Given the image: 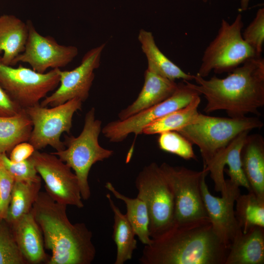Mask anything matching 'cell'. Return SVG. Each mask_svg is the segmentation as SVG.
<instances>
[{"mask_svg":"<svg viewBox=\"0 0 264 264\" xmlns=\"http://www.w3.org/2000/svg\"><path fill=\"white\" fill-rule=\"evenodd\" d=\"M228 247L213 231L209 218L174 222L145 245L142 264H225Z\"/></svg>","mask_w":264,"mask_h":264,"instance_id":"6da1fadb","label":"cell"},{"mask_svg":"<svg viewBox=\"0 0 264 264\" xmlns=\"http://www.w3.org/2000/svg\"><path fill=\"white\" fill-rule=\"evenodd\" d=\"M193 80L196 84L183 81L204 96L205 112L224 110L233 118L248 113L260 115L259 109L264 106V60L261 57L247 60L224 78L213 76L207 80L196 74Z\"/></svg>","mask_w":264,"mask_h":264,"instance_id":"7a4b0ae2","label":"cell"},{"mask_svg":"<svg viewBox=\"0 0 264 264\" xmlns=\"http://www.w3.org/2000/svg\"><path fill=\"white\" fill-rule=\"evenodd\" d=\"M67 205L40 191L31 212L43 234L44 247L51 252L47 264H90L96 255L92 232L83 222L72 223Z\"/></svg>","mask_w":264,"mask_h":264,"instance_id":"3957f363","label":"cell"},{"mask_svg":"<svg viewBox=\"0 0 264 264\" xmlns=\"http://www.w3.org/2000/svg\"><path fill=\"white\" fill-rule=\"evenodd\" d=\"M94 108L86 114L84 125L77 137L66 136L62 150L51 153L72 169L78 178L82 199L88 200L91 192L88 181L90 170L95 163L110 157L111 150L99 144L98 138L102 131V121L95 118Z\"/></svg>","mask_w":264,"mask_h":264,"instance_id":"277c9868","label":"cell"},{"mask_svg":"<svg viewBox=\"0 0 264 264\" xmlns=\"http://www.w3.org/2000/svg\"><path fill=\"white\" fill-rule=\"evenodd\" d=\"M263 126L258 117H221L198 113L193 122L176 132L199 148L206 165L241 132Z\"/></svg>","mask_w":264,"mask_h":264,"instance_id":"5b68a950","label":"cell"},{"mask_svg":"<svg viewBox=\"0 0 264 264\" xmlns=\"http://www.w3.org/2000/svg\"><path fill=\"white\" fill-rule=\"evenodd\" d=\"M242 16L238 14L233 22L222 19L215 38L205 49L197 75L205 78L215 73L230 72L247 60L258 57L243 40Z\"/></svg>","mask_w":264,"mask_h":264,"instance_id":"8992f818","label":"cell"},{"mask_svg":"<svg viewBox=\"0 0 264 264\" xmlns=\"http://www.w3.org/2000/svg\"><path fill=\"white\" fill-rule=\"evenodd\" d=\"M137 197L146 204L152 239L168 230L175 222V201L172 191L159 166L152 162L145 166L135 180Z\"/></svg>","mask_w":264,"mask_h":264,"instance_id":"52a82bcc","label":"cell"},{"mask_svg":"<svg viewBox=\"0 0 264 264\" xmlns=\"http://www.w3.org/2000/svg\"><path fill=\"white\" fill-rule=\"evenodd\" d=\"M83 102L74 98L50 108L40 104L23 109L32 123V130L28 142L36 150L50 146L56 151L65 146L61 140L63 133H69L72 126L74 113L82 109Z\"/></svg>","mask_w":264,"mask_h":264,"instance_id":"ba28073f","label":"cell"},{"mask_svg":"<svg viewBox=\"0 0 264 264\" xmlns=\"http://www.w3.org/2000/svg\"><path fill=\"white\" fill-rule=\"evenodd\" d=\"M159 167L174 196L175 222L208 218L200 188L202 177L208 171L204 167L202 171H196L165 162Z\"/></svg>","mask_w":264,"mask_h":264,"instance_id":"9c48e42d","label":"cell"},{"mask_svg":"<svg viewBox=\"0 0 264 264\" xmlns=\"http://www.w3.org/2000/svg\"><path fill=\"white\" fill-rule=\"evenodd\" d=\"M58 69L44 73L20 65L17 67L2 63L0 56V86L22 109L40 104L60 83Z\"/></svg>","mask_w":264,"mask_h":264,"instance_id":"30bf717a","label":"cell"},{"mask_svg":"<svg viewBox=\"0 0 264 264\" xmlns=\"http://www.w3.org/2000/svg\"><path fill=\"white\" fill-rule=\"evenodd\" d=\"M198 95H200L182 81L177 83L175 92L166 100L126 119L111 121L102 129L101 132L109 141L114 143L123 141L131 133L137 136L142 133L147 125L186 106Z\"/></svg>","mask_w":264,"mask_h":264,"instance_id":"8fae6325","label":"cell"},{"mask_svg":"<svg viewBox=\"0 0 264 264\" xmlns=\"http://www.w3.org/2000/svg\"><path fill=\"white\" fill-rule=\"evenodd\" d=\"M46 192L56 202L79 208L84 206L77 177L57 156L35 150L31 156Z\"/></svg>","mask_w":264,"mask_h":264,"instance_id":"7c38bea8","label":"cell"},{"mask_svg":"<svg viewBox=\"0 0 264 264\" xmlns=\"http://www.w3.org/2000/svg\"><path fill=\"white\" fill-rule=\"evenodd\" d=\"M106 45L103 44L93 48L84 55L80 65L71 70L58 69L60 85L49 96L40 103L43 107H54L74 98L83 102L89 96L94 79V70L100 65L102 52Z\"/></svg>","mask_w":264,"mask_h":264,"instance_id":"4fadbf2b","label":"cell"},{"mask_svg":"<svg viewBox=\"0 0 264 264\" xmlns=\"http://www.w3.org/2000/svg\"><path fill=\"white\" fill-rule=\"evenodd\" d=\"M26 22L28 36L25 49L14 60L13 66L19 62L26 63L34 70L44 73L49 68L66 66L77 56L78 49L75 46L60 44L53 37L41 35L31 21Z\"/></svg>","mask_w":264,"mask_h":264,"instance_id":"5bb4252c","label":"cell"},{"mask_svg":"<svg viewBox=\"0 0 264 264\" xmlns=\"http://www.w3.org/2000/svg\"><path fill=\"white\" fill-rule=\"evenodd\" d=\"M204 175L200 183L201 193L208 217L214 232L228 247L242 231L236 219L234 205L241 194L240 187L226 180V190L221 197L213 196L209 191Z\"/></svg>","mask_w":264,"mask_h":264,"instance_id":"9a60e30c","label":"cell"},{"mask_svg":"<svg viewBox=\"0 0 264 264\" xmlns=\"http://www.w3.org/2000/svg\"><path fill=\"white\" fill-rule=\"evenodd\" d=\"M250 131H244L236 136L224 149L216 154L206 165L205 168L214 181L215 190L223 194L226 190V180L224 172L229 176L233 184L243 187L248 192L250 188L243 173L241 161V151Z\"/></svg>","mask_w":264,"mask_h":264,"instance_id":"2e32d148","label":"cell"},{"mask_svg":"<svg viewBox=\"0 0 264 264\" xmlns=\"http://www.w3.org/2000/svg\"><path fill=\"white\" fill-rule=\"evenodd\" d=\"M177 83L146 69L144 83L137 98L118 113L119 120L126 119L149 109L170 97L176 91Z\"/></svg>","mask_w":264,"mask_h":264,"instance_id":"e0dca14e","label":"cell"},{"mask_svg":"<svg viewBox=\"0 0 264 264\" xmlns=\"http://www.w3.org/2000/svg\"><path fill=\"white\" fill-rule=\"evenodd\" d=\"M10 225L17 244L27 263H47L49 259L44 251L43 234L31 212Z\"/></svg>","mask_w":264,"mask_h":264,"instance_id":"ac0fdd59","label":"cell"},{"mask_svg":"<svg viewBox=\"0 0 264 264\" xmlns=\"http://www.w3.org/2000/svg\"><path fill=\"white\" fill-rule=\"evenodd\" d=\"M241 161L249 192L264 198V139L259 134L248 135L241 151Z\"/></svg>","mask_w":264,"mask_h":264,"instance_id":"d6986e66","label":"cell"},{"mask_svg":"<svg viewBox=\"0 0 264 264\" xmlns=\"http://www.w3.org/2000/svg\"><path fill=\"white\" fill-rule=\"evenodd\" d=\"M264 227L255 226L234 238L225 264H264Z\"/></svg>","mask_w":264,"mask_h":264,"instance_id":"ffe728a7","label":"cell"},{"mask_svg":"<svg viewBox=\"0 0 264 264\" xmlns=\"http://www.w3.org/2000/svg\"><path fill=\"white\" fill-rule=\"evenodd\" d=\"M28 36L27 22L13 15L0 16V54L2 63L13 66L16 58L24 50Z\"/></svg>","mask_w":264,"mask_h":264,"instance_id":"44dd1931","label":"cell"},{"mask_svg":"<svg viewBox=\"0 0 264 264\" xmlns=\"http://www.w3.org/2000/svg\"><path fill=\"white\" fill-rule=\"evenodd\" d=\"M138 39L147 60V70L170 80L191 81L194 75L187 73L162 53L157 46L152 32L141 29Z\"/></svg>","mask_w":264,"mask_h":264,"instance_id":"7402d4cb","label":"cell"},{"mask_svg":"<svg viewBox=\"0 0 264 264\" xmlns=\"http://www.w3.org/2000/svg\"><path fill=\"white\" fill-rule=\"evenodd\" d=\"M110 207L113 213L112 239L116 246L115 264H123L132 257L137 248L135 232L123 214L115 204L110 194L106 195Z\"/></svg>","mask_w":264,"mask_h":264,"instance_id":"603a6c76","label":"cell"},{"mask_svg":"<svg viewBox=\"0 0 264 264\" xmlns=\"http://www.w3.org/2000/svg\"><path fill=\"white\" fill-rule=\"evenodd\" d=\"M32 130L31 119L23 109L11 116H0V154L10 152L17 144L28 141Z\"/></svg>","mask_w":264,"mask_h":264,"instance_id":"cb8c5ba5","label":"cell"},{"mask_svg":"<svg viewBox=\"0 0 264 264\" xmlns=\"http://www.w3.org/2000/svg\"><path fill=\"white\" fill-rule=\"evenodd\" d=\"M105 186L115 198L124 201L127 209L125 215L136 236L143 244H150L152 239L150 236L149 214L145 202L137 197L131 198L121 194L109 181L106 183Z\"/></svg>","mask_w":264,"mask_h":264,"instance_id":"d4e9b609","label":"cell"},{"mask_svg":"<svg viewBox=\"0 0 264 264\" xmlns=\"http://www.w3.org/2000/svg\"><path fill=\"white\" fill-rule=\"evenodd\" d=\"M41 187V180L14 182L5 220L10 225L31 212Z\"/></svg>","mask_w":264,"mask_h":264,"instance_id":"484cf974","label":"cell"},{"mask_svg":"<svg viewBox=\"0 0 264 264\" xmlns=\"http://www.w3.org/2000/svg\"><path fill=\"white\" fill-rule=\"evenodd\" d=\"M198 95L186 106L172 111L147 125L142 133L147 135L159 134L168 131H177L193 122L198 114L200 102Z\"/></svg>","mask_w":264,"mask_h":264,"instance_id":"4316f807","label":"cell"},{"mask_svg":"<svg viewBox=\"0 0 264 264\" xmlns=\"http://www.w3.org/2000/svg\"><path fill=\"white\" fill-rule=\"evenodd\" d=\"M235 214L243 233L255 226L264 227V198L252 192L240 195L236 200Z\"/></svg>","mask_w":264,"mask_h":264,"instance_id":"83f0119b","label":"cell"},{"mask_svg":"<svg viewBox=\"0 0 264 264\" xmlns=\"http://www.w3.org/2000/svg\"><path fill=\"white\" fill-rule=\"evenodd\" d=\"M160 149L185 160H197L192 143L176 131L160 133L157 139Z\"/></svg>","mask_w":264,"mask_h":264,"instance_id":"f1b7e54d","label":"cell"},{"mask_svg":"<svg viewBox=\"0 0 264 264\" xmlns=\"http://www.w3.org/2000/svg\"><path fill=\"white\" fill-rule=\"evenodd\" d=\"M15 240L11 225L0 220V264H26Z\"/></svg>","mask_w":264,"mask_h":264,"instance_id":"f546056e","label":"cell"},{"mask_svg":"<svg viewBox=\"0 0 264 264\" xmlns=\"http://www.w3.org/2000/svg\"><path fill=\"white\" fill-rule=\"evenodd\" d=\"M0 159L15 181H38L42 180L33 161L28 159L18 162L11 161L6 154H0Z\"/></svg>","mask_w":264,"mask_h":264,"instance_id":"4dcf8cb0","label":"cell"},{"mask_svg":"<svg viewBox=\"0 0 264 264\" xmlns=\"http://www.w3.org/2000/svg\"><path fill=\"white\" fill-rule=\"evenodd\" d=\"M244 41L261 57L264 42V8L258 9L256 16L242 33Z\"/></svg>","mask_w":264,"mask_h":264,"instance_id":"1f68e13d","label":"cell"},{"mask_svg":"<svg viewBox=\"0 0 264 264\" xmlns=\"http://www.w3.org/2000/svg\"><path fill=\"white\" fill-rule=\"evenodd\" d=\"M14 182L0 159V220L6 218Z\"/></svg>","mask_w":264,"mask_h":264,"instance_id":"d6a6232c","label":"cell"},{"mask_svg":"<svg viewBox=\"0 0 264 264\" xmlns=\"http://www.w3.org/2000/svg\"><path fill=\"white\" fill-rule=\"evenodd\" d=\"M23 110L0 86V116L15 115Z\"/></svg>","mask_w":264,"mask_h":264,"instance_id":"836d02e7","label":"cell"},{"mask_svg":"<svg viewBox=\"0 0 264 264\" xmlns=\"http://www.w3.org/2000/svg\"><path fill=\"white\" fill-rule=\"evenodd\" d=\"M35 150L28 141L22 142L12 149L9 158L13 162H21L30 158Z\"/></svg>","mask_w":264,"mask_h":264,"instance_id":"e575fe53","label":"cell"},{"mask_svg":"<svg viewBox=\"0 0 264 264\" xmlns=\"http://www.w3.org/2000/svg\"><path fill=\"white\" fill-rule=\"evenodd\" d=\"M250 0H241V8L242 10H246L248 6Z\"/></svg>","mask_w":264,"mask_h":264,"instance_id":"d590c367","label":"cell"},{"mask_svg":"<svg viewBox=\"0 0 264 264\" xmlns=\"http://www.w3.org/2000/svg\"><path fill=\"white\" fill-rule=\"evenodd\" d=\"M204 2H206L208 0H202Z\"/></svg>","mask_w":264,"mask_h":264,"instance_id":"8d00e7d4","label":"cell"}]
</instances>
